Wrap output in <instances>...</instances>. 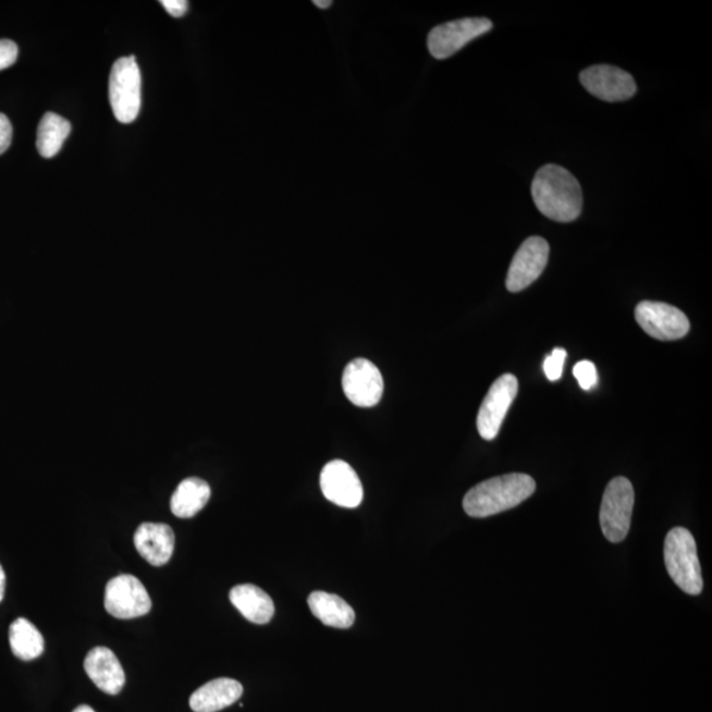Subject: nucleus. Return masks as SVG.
I'll return each mask as SVG.
<instances>
[{
	"mask_svg": "<svg viewBox=\"0 0 712 712\" xmlns=\"http://www.w3.org/2000/svg\"><path fill=\"white\" fill-rule=\"evenodd\" d=\"M532 197L536 208L555 222L576 221L582 212L584 196L578 180L558 165L548 164L536 173Z\"/></svg>",
	"mask_w": 712,
	"mask_h": 712,
	"instance_id": "obj_1",
	"label": "nucleus"
},
{
	"mask_svg": "<svg viewBox=\"0 0 712 712\" xmlns=\"http://www.w3.org/2000/svg\"><path fill=\"white\" fill-rule=\"evenodd\" d=\"M535 491L536 482L529 475H502L472 487L464 499V510L470 517H490L517 507Z\"/></svg>",
	"mask_w": 712,
	"mask_h": 712,
	"instance_id": "obj_2",
	"label": "nucleus"
},
{
	"mask_svg": "<svg viewBox=\"0 0 712 712\" xmlns=\"http://www.w3.org/2000/svg\"><path fill=\"white\" fill-rule=\"evenodd\" d=\"M664 557L673 582L689 596H699L703 590L702 570L697 543L689 530L677 527L667 533Z\"/></svg>",
	"mask_w": 712,
	"mask_h": 712,
	"instance_id": "obj_3",
	"label": "nucleus"
},
{
	"mask_svg": "<svg viewBox=\"0 0 712 712\" xmlns=\"http://www.w3.org/2000/svg\"><path fill=\"white\" fill-rule=\"evenodd\" d=\"M112 112L121 123H133L142 108V74L135 56L115 61L109 83Z\"/></svg>",
	"mask_w": 712,
	"mask_h": 712,
	"instance_id": "obj_4",
	"label": "nucleus"
},
{
	"mask_svg": "<svg viewBox=\"0 0 712 712\" xmlns=\"http://www.w3.org/2000/svg\"><path fill=\"white\" fill-rule=\"evenodd\" d=\"M634 505L633 483L623 477L612 479L604 491L601 514H599L602 532L610 542L617 543L626 540L633 520Z\"/></svg>",
	"mask_w": 712,
	"mask_h": 712,
	"instance_id": "obj_5",
	"label": "nucleus"
},
{
	"mask_svg": "<svg viewBox=\"0 0 712 712\" xmlns=\"http://www.w3.org/2000/svg\"><path fill=\"white\" fill-rule=\"evenodd\" d=\"M105 609L116 619H135L151 611L152 601L139 579L122 574L106 586Z\"/></svg>",
	"mask_w": 712,
	"mask_h": 712,
	"instance_id": "obj_6",
	"label": "nucleus"
},
{
	"mask_svg": "<svg viewBox=\"0 0 712 712\" xmlns=\"http://www.w3.org/2000/svg\"><path fill=\"white\" fill-rule=\"evenodd\" d=\"M492 22L486 17L459 19L430 30L428 48L437 60L449 59L477 37L490 33Z\"/></svg>",
	"mask_w": 712,
	"mask_h": 712,
	"instance_id": "obj_7",
	"label": "nucleus"
},
{
	"mask_svg": "<svg viewBox=\"0 0 712 712\" xmlns=\"http://www.w3.org/2000/svg\"><path fill=\"white\" fill-rule=\"evenodd\" d=\"M635 317L649 336L659 341H677L689 333L690 322L683 310L665 303L642 302Z\"/></svg>",
	"mask_w": 712,
	"mask_h": 712,
	"instance_id": "obj_8",
	"label": "nucleus"
},
{
	"mask_svg": "<svg viewBox=\"0 0 712 712\" xmlns=\"http://www.w3.org/2000/svg\"><path fill=\"white\" fill-rule=\"evenodd\" d=\"M518 380L515 375L504 373L491 385L480 405L477 427L483 440H495L512 403L517 396Z\"/></svg>",
	"mask_w": 712,
	"mask_h": 712,
	"instance_id": "obj_9",
	"label": "nucleus"
},
{
	"mask_svg": "<svg viewBox=\"0 0 712 712\" xmlns=\"http://www.w3.org/2000/svg\"><path fill=\"white\" fill-rule=\"evenodd\" d=\"M342 385L349 402L360 408L375 407L384 391L382 372L364 358L349 361L343 371Z\"/></svg>",
	"mask_w": 712,
	"mask_h": 712,
	"instance_id": "obj_10",
	"label": "nucleus"
},
{
	"mask_svg": "<svg viewBox=\"0 0 712 712\" xmlns=\"http://www.w3.org/2000/svg\"><path fill=\"white\" fill-rule=\"evenodd\" d=\"M549 254V243L541 236H530L523 243L512 259L505 286L512 293L521 292L532 285L545 270Z\"/></svg>",
	"mask_w": 712,
	"mask_h": 712,
	"instance_id": "obj_11",
	"label": "nucleus"
},
{
	"mask_svg": "<svg viewBox=\"0 0 712 712\" xmlns=\"http://www.w3.org/2000/svg\"><path fill=\"white\" fill-rule=\"evenodd\" d=\"M580 84L593 97L605 102H623L633 98L637 86L633 76L623 69L611 65L587 67L580 73Z\"/></svg>",
	"mask_w": 712,
	"mask_h": 712,
	"instance_id": "obj_12",
	"label": "nucleus"
},
{
	"mask_svg": "<svg viewBox=\"0 0 712 712\" xmlns=\"http://www.w3.org/2000/svg\"><path fill=\"white\" fill-rule=\"evenodd\" d=\"M321 490L329 502L343 508L359 507L364 501V486L358 474L345 461H331L321 472Z\"/></svg>",
	"mask_w": 712,
	"mask_h": 712,
	"instance_id": "obj_13",
	"label": "nucleus"
},
{
	"mask_svg": "<svg viewBox=\"0 0 712 712\" xmlns=\"http://www.w3.org/2000/svg\"><path fill=\"white\" fill-rule=\"evenodd\" d=\"M84 666L87 676L106 695L116 696L122 691L126 676H124L121 661L109 648L91 649L86 655Z\"/></svg>",
	"mask_w": 712,
	"mask_h": 712,
	"instance_id": "obj_14",
	"label": "nucleus"
},
{
	"mask_svg": "<svg viewBox=\"0 0 712 712\" xmlns=\"http://www.w3.org/2000/svg\"><path fill=\"white\" fill-rule=\"evenodd\" d=\"M134 542L136 551L152 566H164L172 558L176 537L167 524L145 523L137 528Z\"/></svg>",
	"mask_w": 712,
	"mask_h": 712,
	"instance_id": "obj_15",
	"label": "nucleus"
},
{
	"mask_svg": "<svg viewBox=\"0 0 712 712\" xmlns=\"http://www.w3.org/2000/svg\"><path fill=\"white\" fill-rule=\"evenodd\" d=\"M243 695V686L235 679L217 678L193 692L191 709L195 712H218L234 704Z\"/></svg>",
	"mask_w": 712,
	"mask_h": 712,
	"instance_id": "obj_16",
	"label": "nucleus"
},
{
	"mask_svg": "<svg viewBox=\"0 0 712 712\" xmlns=\"http://www.w3.org/2000/svg\"><path fill=\"white\" fill-rule=\"evenodd\" d=\"M230 602L248 622L255 624L270 623L274 615L272 598L258 586H235L230 591Z\"/></svg>",
	"mask_w": 712,
	"mask_h": 712,
	"instance_id": "obj_17",
	"label": "nucleus"
},
{
	"mask_svg": "<svg viewBox=\"0 0 712 712\" xmlns=\"http://www.w3.org/2000/svg\"><path fill=\"white\" fill-rule=\"evenodd\" d=\"M309 609L324 626L347 629L353 627L355 612L352 605L334 593L315 591L308 599Z\"/></svg>",
	"mask_w": 712,
	"mask_h": 712,
	"instance_id": "obj_18",
	"label": "nucleus"
},
{
	"mask_svg": "<svg viewBox=\"0 0 712 712\" xmlns=\"http://www.w3.org/2000/svg\"><path fill=\"white\" fill-rule=\"evenodd\" d=\"M211 496L210 486L199 478H187L173 492L171 510L174 516L191 518L205 508Z\"/></svg>",
	"mask_w": 712,
	"mask_h": 712,
	"instance_id": "obj_19",
	"label": "nucleus"
},
{
	"mask_svg": "<svg viewBox=\"0 0 712 712\" xmlns=\"http://www.w3.org/2000/svg\"><path fill=\"white\" fill-rule=\"evenodd\" d=\"M71 131V123L65 118L54 114V112H47L37 128L36 147L42 158H54L61 151Z\"/></svg>",
	"mask_w": 712,
	"mask_h": 712,
	"instance_id": "obj_20",
	"label": "nucleus"
},
{
	"mask_svg": "<svg viewBox=\"0 0 712 712\" xmlns=\"http://www.w3.org/2000/svg\"><path fill=\"white\" fill-rule=\"evenodd\" d=\"M12 653L22 661H33L44 652V637L33 623L19 617L10 627Z\"/></svg>",
	"mask_w": 712,
	"mask_h": 712,
	"instance_id": "obj_21",
	"label": "nucleus"
},
{
	"mask_svg": "<svg viewBox=\"0 0 712 712\" xmlns=\"http://www.w3.org/2000/svg\"><path fill=\"white\" fill-rule=\"evenodd\" d=\"M566 356V349L558 347L554 348L553 353L545 359V364H543V371H545L547 378L551 380V382H557V380L561 379Z\"/></svg>",
	"mask_w": 712,
	"mask_h": 712,
	"instance_id": "obj_22",
	"label": "nucleus"
},
{
	"mask_svg": "<svg viewBox=\"0 0 712 712\" xmlns=\"http://www.w3.org/2000/svg\"><path fill=\"white\" fill-rule=\"evenodd\" d=\"M573 372L585 391H590L598 384L597 367L590 360L579 361Z\"/></svg>",
	"mask_w": 712,
	"mask_h": 712,
	"instance_id": "obj_23",
	"label": "nucleus"
},
{
	"mask_svg": "<svg viewBox=\"0 0 712 712\" xmlns=\"http://www.w3.org/2000/svg\"><path fill=\"white\" fill-rule=\"evenodd\" d=\"M19 49L14 41L0 40V71L15 64Z\"/></svg>",
	"mask_w": 712,
	"mask_h": 712,
	"instance_id": "obj_24",
	"label": "nucleus"
},
{
	"mask_svg": "<svg viewBox=\"0 0 712 712\" xmlns=\"http://www.w3.org/2000/svg\"><path fill=\"white\" fill-rule=\"evenodd\" d=\"M12 126L10 119L0 112V155H3L11 146Z\"/></svg>",
	"mask_w": 712,
	"mask_h": 712,
	"instance_id": "obj_25",
	"label": "nucleus"
},
{
	"mask_svg": "<svg viewBox=\"0 0 712 712\" xmlns=\"http://www.w3.org/2000/svg\"><path fill=\"white\" fill-rule=\"evenodd\" d=\"M162 8L173 17L184 16L189 9V3L186 0H162L160 2Z\"/></svg>",
	"mask_w": 712,
	"mask_h": 712,
	"instance_id": "obj_26",
	"label": "nucleus"
},
{
	"mask_svg": "<svg viewBox=\"0 0 712 712\" xmlns=\"http://www.w3.org/2000/svg\"><path fill=\"white\" fill-rule=\"evenodd\" d=\"M5 591V574L2 565H0V602L3 601Z\"/></svg>",
	"mask_w": 712,
	"mask_h": 712,
	"instance_id": "obj_27",
	"label": "nucleus"
},
{
	"mask_svg": "<svg viewBox=\"0 0 712 712\" xmlns=\"http://www.w3.org/2000/svg\"><path fill=\"white\" fill-rule=\"evenodd\" d=\"M333 4L330 2V0H327V2H321V0H316L315 5H317L318 9H329L330 5Z\"/></svg>",
	"mask_w": 712,
	"mask_h": 712,
	"instance_id": "obj_28",
	"label": "nucleus"
},
{
	"mask_svg": "<svg viewBox=\"0 0 712 712\" xmlns=\"http://www.w3.org/2000/svg\"><path fill=\"white\" fill-rule=\"evenodd\" d=\"M73 712H96V711H94V710L90 708V705L81 704V705H78V708H77L76 710H74Z\"/></svg>",
	"mask_w": 712,
	"mask_h": 712,
	"instance_id": "obj_29",
	"label": "nucleus"
}]
</instances>
